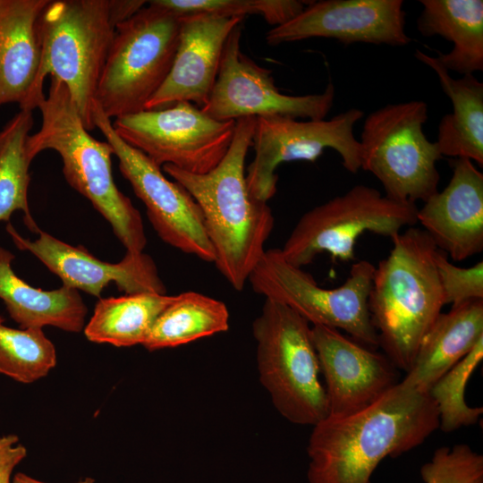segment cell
Masks as SVG:
<instances>
[{
  "mask_svg": "<svg viewBox=\"0 0 483 483\" xmlns=\"http://www.w3.org/2000/svg\"><path fill=\"white\" fill-rule=\"evenodd\" d=\"M439 428L428 391L399 382L354 413L327 416L313 426L307 453L309 483H371L387 456L421 445Z\"/></svg>",
  "mask_w": 483,
  "mask_h": 483,
  "instance_id": "1",
  "label": "cell"
},
{
  "mask_svg": "<svg viewBox=\"0 0 483 483\" xmlns=\"http://www.w3.org/2000/svg\"><path fill=\"white\" fill-rule=\"evenodd\" d=\"M255 117L236 120L230 148L222 161L203 174L172 165L163 171L182 185L199 206L217 270L236 291H242L265 252L275 218L267 202L250 192L245 159L255 129Z\"/></svg>",
  "mask_w": 483,
  "mask_h": 483,
  "instance_id": "2",
  "label": "cell"
},
{
  "mask_svg": "<svg viewBox=\"0 0 483 483\" xmlns=\"http://www.w3.org/2000/svg\"><path fill=\"white\" fill-rule=\"evenodd\" d=\"M129 0H55L43 10L38 32L41 57L30 93L20 108L33 112L45 97L46 78L65 84L88 131L98 80L116 25L134 13Z\"/></svg>",
  "mask_w": 483,
  "mask_h": 483,
  "instance_id": "3",
  "label": "cell"
},
{
  "mask_svg": "<svg viewBox=\"0 0 483 483\" xmlns=\"http://www.w3.org/2000/svg\"><path fill=\"white\" fill-rule=\"evenodd\" d=\"M391 240L390 253L375 267L368 308L378 347L407 373L445 304L429 235L411 226Z\"/></svg>",
  "mask_w": 483,
  "mask_h": 483,
  "instance_id": "4",
  "label": "cell"
},
{
  "mask_svg": "<svg viewBox=\"0 0 483 483\" xmlns=\"http://www.w3.org/2000/svg\"><path fill=\"white\" fill-rule=\"evenodd\" d=\"M38 108L42 123L27 140L30 159L47 149L57 152L68 184L90 201L110 224L126 251L143 252L147 244L143 221L131 199L115 185L111 145L90 135L67 87L57 79L50 78L48 94Z\"/></svg>",
  "mask_w": 483,
  "mask_h": 483,
  "instance_id": "5",
  "label": "cell"
},
{
  "mask_svg": "<svg viewBox=\"0 0 483 483\" xmlns=\"http://www.w3.org/2000/svg\"><path fill=\"white\" fill-rule=\"evenodd\" d=\"M259 380L288 421L315 426L328 416L309 323L286 305L265 299L254 319Z\"/></svg>",
  "mask_w": 483,
  "mask_h": 483,
  "instance_id": "6",
  "label": "cell"
},
{
  "mask_svg": "<svg viewBox=\"0 0 483 483\" xmlns=\"http://www.w3.org/2000/svg\"><path fill=\"white\" fill-rule=\"evenodd\" d=\"M148 3L115 28L95 96L110 119L145 110L173 65L180 17Z\"/></svg>",
  "mask_w": 483,
  "mask_h": 483,
  "instance_id": "7",
  "label": "cell"
},
{
  "mask_svg": "<svg viewBox=\"0 0 483 483\" xmlns=\"http://www.w3.org/2000/svg\"><path fill=\"white\" fill-rule=\"evenodd\" d=\"M427 119L428 106L419 100L388 104L365 119L360 168L374 174L390 199L416 204L438 191L442 155L424 134Z\"/></svg>",
  "mask_w": 483,
  "mask_h": 483,
  "instance_id": "8",
  "label": "cell"
},
{
  "mask_svg": "<svg viewBox=\"0 0 483 483\" xmlns=\"http://www.w3.org/2000/svg\"><path fill=\"white\" fill-rule=\"evenodd\" d=\"M375 267L368 260L358 261L342 285L326 289L309 273L289 263L280 248H274L265 250L248 281L256 293L286 305L312 326L343 330L376 349L378 337L368 308Z\"/></svg>",
  "mask_w": 483,
  "mask_h": 483,
  "instance_id": "9",
  "label": "cell"
},
{
  "mask_svg": "<svg viewBox=\"0 0 483 483\" xmlns=\"http://www.w3.org/2000/svg\"><path fill=\"white\" fill-rule=\"evenodd\" d=\"M418 209L416 204L394 201L375 188L359 184L303 214L280 250L299 267L323 252L333 260L349 261L354 258L361 234L392 238L418 223Z\"/></svg>",
  "mask_w": 483,
  "mask_h": 483,
  "instance_id": "10",
  "label": "cell"
},
{
  "mask_svg": "<svg viewBox=\"0 0 483 483\" xmlns=\"http://www.w3.org/2000/svg\"><path fill=\"white\" fill-rule=\"evenodd\" d=\"M236 121L220 122L195 105L182 101L115 118V132L162 167L172 165L203 174L213 170L227 153Z\"/></svg>",
  "mask_w": 483,
  "mask_h": 483,
  "instance_id": "11",
  "label": "cell"
},
{
  "mask_svg": "<svg viewBox=\"0 0 483 483\" xmlns=\"http://www.w3.org/2000/svg\"><path fill=\"white\" fill-rule=\"evenodd\" d=\"M363 112L352 108L329 120L299 121L286 116L256 118L252 138L254 158L246 182L250 194L267 202L276 192L277 166L284 162H315L326 148H333L342 165L355 174L361 165V148L353 128Z\"/></svg>",
  "mask_w": 483,
  "mask_h": 483,
  "instance_id": "12",
  "label": "cell"
},
{
  "mask_svg": "<svg viewBox=\"0 0 483 483\" xmlns=\"http://www.w3.org/2000/svg\"><path fill=\"white\" fill-rule=\"evenodd\" d=\"M95 127L98 128L118 158L123 176L143 202L147 216L159 238L168 245L214 263L215 252L208 239L201 209L178 182L169 181L144 153L127 144L115 132L111 119L95 102Z\"/></svg>",
  "mask_w": 483,
  "mask_h": 483,
  "instance_id": "13",
  "label": "cell"
},
{
  "mask_svg": "<svg viewBox=\"0 0 483 483\" xmlns=\"http://www.w3.org/2000/svg\"><path fill=\"white\" fill-rule=\"evenodd\" d=\"M241 38L242 23L225 43L215 85L208 101L200 108L206 114L220 122L275 115L325 119L335 98L333 83L319 94H283L275 84L272 72L242 52Z\"/></svg>",
  "mask_w": 483,
  "mask_h": 483,
  "instance_id": "14",
  "label": "cell"
},
{
  "mask_svg": "<svg viewBox=\"0 0 483 483\" xmlns=\"http://www.w3.org/2000/svg\"><path fill=\"white\" fill-rule=\"evenodd\" d=\"M402 0H321L309 2L288 22L266 34L270 46L310 38H334L344 45L362 42L402 47L405 33Z\"/></svg>",
  "mask_w": 483,
  "mask_h": 483,
  "instance_id": "15",
  "label": "cell"
},
{
  "mask_svg": "<svg viewBox=\"0 0 483 483\" xmlns=\"http://www.w3.org/2000/svg\"><path fill=\"white\" fill-rule=\"evenodd\" d=\"M6 232L19 250L38 258L62 280L63 285L97 298L111 283L126 294L166 293L155 261L143 252L126 251L122 260L110 263L94 257L83 247L72 246L42 230L33 241L21 235L11 223L7 224Z\"/></svg>",
  "mask_w": 483,
  "mask_h": 483,
  "instance_id": "16",
  "label": "cell"
},
{
  "mask_svg": "<svg viewBox=\"0 0 483 483\" xmlns=\"http://www.w3.org/2000/svg\"><path fill=\"white\" fill-rule=\"evenodd\" d=\"M311 335L325 378L328 416L364 409L399 383L397 369L385 354L334 327L312 326Z\"/></svg>",
  "mask_w": 483,
  "mask_h": 483,
  "instance_id": "17",
  "label": "cell"
},
{
  "mask_svg": "<svg viewBox=\"0 0 483 483\" xmlns=\"http://www.w3.org/2000/svg\"><path fill=\"white\" fill-rule=\"evenodd\" d=\"M180 17L178 45L170 72L145 110L177 102L202 108L215 85L225 43L242 18L194 13Z\"/></svg>",
  "mask_w": 483,
  "mask_h": 483,
  "instance_id": "18",
  "label": "cell"
},
{
  "mask_svg": "<svg viewBox=\"0 0 483 483\" xmlns=\"http://www.w3.org/2000/svg\"><path fill=\"white\" fill-rule=\"evenodd\" d=\"M417 220L437 249L454 261L483 250V174L457 158L447 186L418 209Z\"/></svg>",
  "mask_w": 483,
  "mask_h": 483,
  "instance_id": "19",
  "label": "cell"
},
{
  "mask_svg": "<svg viewBox=\"0 0 483 483\" xmlns=\"http://www.w3.org/2000/svg\"><path fill=\"white\" fill-rule=\"evenodd\" d=\"M49 0H0V106L26 102L41 57L40 15Z\"/></svg>",
  "mask_w": 483,
  "mask_h": 483,
  "instance_id": "20",
  "label": "cell"
},
{
  "mask_svg": "<svg viewBox=\"0 0 483 483\" xmlns=\"http://www.w3.org/2000/svg\"><path fill=\"white\" fill-rule=\"evenodd\" d=\"M483 339V300L441 312L422 338L411 369L401 381L429 391L434 383Z\"/></svg>",
  "mask_w": 483,
  "mask_h": 483,
  "instance_id": "21",
  "label": "cell"
},
{
  "mask_svg": "<svg viewBox=\"0 0 483 483\" xmlns=\"http://www.w3.org/2000/svg\"><path fill=\"white\" fill-rule=\"evenodd\" d=\"M14 255L0 246V299L21 328L55 326L70 333L84 329L88 309L79 291L62 285L35 288L13 271Z\"/></svg>",
  "mask_w": 483,
  "mask_h": 483,
  "instance_id": "22",
  "label": "cell"
},
{
  "mask_svg": "<svg viewBox=\"0 0 483 483\" xmlns=\"http://www.w3.org/2000/svg\"><path fill=\"white\" fill-rule=\"evenodd\" d=\"M414 56L437 75L443 91L453 105L439 125L436 141L440 154L466 158L483 165V83L473 74L454 79L438 62L419 49Z\"/></svg>",
  "mask_w": 483,
  "mask_h": 483,
  "instance_id": "23",
  "label": "cell"
},
{
  "mask_svg": "<svg viewBox=\"0 0 483 483\" xmlns=\"http://www.w3.org/2000/svg\"><path fill=\"white\" fill-rule=\"evenodd\" d=\"M417 27L426 37L441 36L453 44L436 57L449 72L462 75L483 71V1L421 0Z\"/></svg>",
  "mask_w": 483,
  "mask_h": 483,
  "instance_id": "24",
  "label": "cell"
},
{
  "mask_svg": "<svg viewBox=\"0 0 483 483\" xmlns=\"http://www.w3.org/2000/svg\"><path fill=\"white\" fill-rule=\"evenodd\" d=\"M173 299L174 295L156 292L100 298L84 326V335L92 343L115 347L142 345L157 318Z\"/></svg>",
  "mask_w": 483,
  "mask_h": 483,
  "instance_id": "25",
  "label": "cell"
},
{
  "mask_svg": "<svg viewBox=\"0 0 483 483\" xmlns=\"http://www.w3.org/2000/svg\"><path fill=\"white\" fill-rule=\"evenodd\" d=\"M229 311L216 299L196 292L174 295L142 345L148 351L174 348L229 329Z\"/></svg>",
  "mask_w": 483,
  "mask_h": 483,
  "instance_id": "26",
  "label": "cell"
},
{
  "mask_svg": "<svg viewBox=\"0 0 483 483\" xmlns=\"http://www.w3.org/2000/svg\"><path fill=\"white\" fill-rule=\"evenodd\" d=\"M33 124V112L20 109L0 131V222L9 221L14 212L21 211L27 227L38 233L28 201L32 159L26 144Z\"/></svg>",
  "mask_w": 483,
  "mask_h": 483,
  "instance_id": "27",
  "label": "cell"
},
{
  "mask_svg": "<svg viewBox=\"0 0 483 483\" xmlns=\"http://www.w3.org/2000/svg\"><path fill=\"white\" fill-rule=\"evenodd\" d=\"M55 365V347L42 328H13L0 316V374L30 384Z\"/></svg>",
  "mask_w": 483,
  "mask_h": 483,
  "instance_id": "28",
  "label": "cell"
},
{
  "mask_svg": "<svg viewBox=\"0 0 483 483\" xmlns=\"http://www.w3.org/2000/svg\"><path fill=\"white\" fill-rule=\"evenodd\" d=\"M483 359V339L445 373L429 389L439 416V428L452 432L475 424L483 413L482 407L469 406L464 398L467 382Z\"/></svg>",
  "mask_w": 483,
  "mask_h": 483,
  "instance_id": "29",
  "label": "cell"
},
{
  "mask_svg": "<svg viewBox=\"0 0 483 483\" xmlns=\"http://www.w3.org/2000/svg\"><path fill=\"white\" fill-rule=\"evenodd\" d=\"M177 16L208 13L223 17L242 18L261 15L270 25H283L299 15L308 1L298 0H153Z\"/></svg>",
  "mask_w": 483,
  "mask_h": 483,
  "instance_id": "30",
  "label": "cell"
},
{
  "mask_svg": "<svg viewBox=\"0 0 483 483\" xmlns=\"http://www.w3.org/2000/svg\"><path fill=\"white\" fill-rule=\"evenodd\" d=\"M424 483H483V456L466 444L437 448L420 468Z\"/></svg>",
  "mask_w": 483,
  "mask_h": 483,
  "instance_id": "31",
  "label": "cell"
},
{
  "mask_svg": "<svg viewBox=\"0 0 483 483\" xmlns=\"http://www.w3.org/2000/svg\"><path fill=\"white\" fill-rule=\"evenodd\" d=\"M435 265L443 291L445 304L457 305L471 300H483V262L461 267L450 262L447 255L436 250Z\"/></svg>",
  "mask_w": 483,
  "mask_h": 483,
  "instance_id": "32",
  "label": "cell"
},
{
  "mask_svg": "<svg viewBox=\"0 0 483 483\" xmlns=\"http://www.w3.org/2000/svg\"><path fill=\"white\" fill-rule=\"evenodd\" d=\"M27 456V449L18 436L9 434L0 436V483H12L15 467Z\"/></svg>",
  "mask_w": 483,
  "mask_h": 483,
  "instance_id": "33",
  "label": "cell"
},
{
  "mask_svg": "<svg viewBox=\"0 0 483 483\" xmlns=\"http://www.w3.org/2000/svg\"><path fill=\"white\" fill-rule=\"evenodd\" d=\"M12 483H48V482L41 481L25 473L19 472L14 475V477L13 478ZM74 483H97V481L93 478L87 477Z\"/></svg>",
  "mask_w": 483,
  "mask_h": 483,
  "instance_id": "34",
  "label": "cell"
}]
</instances>
